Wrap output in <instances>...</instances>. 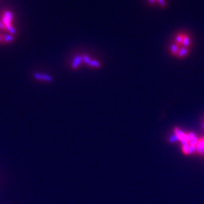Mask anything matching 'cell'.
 I'll use <instances>...</instances> for the list:
<instances>
[{
	"label": "cell",
	"mask_w": 204,
	"mask_h": 204,
	"mask_svg": "<svg viewBox=\"0 0 204 204\" xmlns=\"http://www.w3.org/2000/svg\"><path fill=\"white\" fill-rule=\"evenodd\" d=\"M82 61L85 64L89 65L91 67H101V64L100 63L99 61H96V60H93L89 57L86 54H84L82 55Z\"/></svg>",
	"instance_id": "obj_1"
},
{
	"label": "cell",
	"mask_w": 204,
	"mask_h": 204,
	"mask_svg": "<svg viewBox=\"0 0 204 204\" xmlns=\"http://www.w3.org/2000/svg\"><path fill=\"white\" fill-rule=\"evenodd\" d=\"M33 77L37 79V80H43L45 82H52L53 77L49 74L46 73H33Z\"/></svg>",
	"instance_id": "obj_2"
},
{
	"label": "cell",
	"mask_w": 204,
	"mask_h": 204,
	"mask_svg": "<svg viewBox=\"0 0 204 204\" xmlns=\"http://www.w3.org/2000/svg\"><path fill=\"white\" fill-rule=\"evenodd\" d=\"M181 46V45H178L176 42H173L170 45V47H169V52H170V54L173 56H177Z\"/></svg>",
	"instance_id": "obj_3"
},
{
	"label": "cell",
	"mask_w": 204,
	"mask_h": 204,
	"mask_svg": "<svg viewBox=\"0 0 204 204\" xmlns=\"http://www.w3.org/2000/svg\"><path fill=\"white\" fill-rule=\"evenodd\" d=\"M190 52V49L189 48L183 47V46H181L179 51H178V53L177 54V58H185L186 56H188V54Z\"/></svg>",
	"instance_id": "obj_4"
},
{
	"label": "cell",
	"mask_w": 204,
	"mask_h": 204,
	"mask_svg": "<svg viewBox=\"0 0 204 204\" xmlns=\"http://www.w3.org/2000/svg\"><path fill=\"white\" fill-rule=\"evenodd\" d=\"M82 55H77L75 57V58H73V62H72V68L73 69H77V68H78V67L79 66V64H80L82 62Z\"/></svg>",
	"instance_id": "obj_5"
},
{
	"label": "cell",
	"mask_w": 204,
	"mask_h": 204,
	"mask_svg": "<svg viewBox=\"0 0 204 204\" xmlns=\"http://www.w3.org/2000/svg\"><path fill=\"white\" fill-rule=\"evenodd\" d=\"M190 45H191V39L188 34H185V37L183 38V40L181 42V46L190 49Z\"/></svg>",
	"instance_id": "obj_6"
},
{
	"label": "cell",
	"mask_w": 204,
	"mask_h": 204,
	"mask_svg": "<svg viewBox=\"0 0 204 204\" xmlns=\"http://www.w3.org/2000/svg\"><path fill=\"white\" fill-rule=\"evenodd\" d=\"M185 37V33H178L176 36H175V42H176L178 45H181V42L183 40V38Z\"/></svg>",
	"instance_id": "obj_7"
},
{
	"label": "cell",
	"mask_w": 204,
	"mask_h": 204,
	"mask_svg": "<svg viewBox=\"0 0 204 204\" xmlns=\"http://www.w3.org/2000/svg\"><path fill=\"white\" fill-rule=\"evenodd\" d=\"M3 16L5 17V18H7L8 20H9L10 21H12L13 14H12V13L11 12V11H5V12H4Z\"/></svg>",
	"instance_id": "obj_8"
},
{
	"label": "cell",
	"mask_w": 204,
	"mask_h": 204,
	"mask_svg": "<svg viewBox=\"0 0 204 204\" xmlns=\"http://www.w3.org/2000/svg\"><path fill=\"white\" fill-rule=\"evenodd\" d=\"M14 37H13L12 35H9V34H8V35H5L3 37V42H11V41L14 40Z\"/></svg>",
	"instance_id": "obj_9"
},
{
	"label": "cell",
	"mask_w": 204,
	"mask_h": 204,
	"mask_svg": "<svg viewBox=\"0 0 204 204\" xmlns=\"http://www.w3.org/2000/svg\"><path fill=\"white\" fill-rule=\"evenodd\" d=\"M157 2L159 4V5L162 8H165L166 6V0H157Z\"/></svg>",
	"instance_id": "obj_10"
},
{
	"label": "cell",
	"mask_w": 204,
	"mask_h": 204,
	"mask_svg": "<svg viewBox=\"0 0 204 204\" xmlns=\"http://www.w3.org/2000/svg\"><path fill=\"white\" fill-rule=\"evenodd\" d=\"M147 2L150 5H154L157 3V0H147Z\"/></svg>",
	"instance_id": "obj_11"
},
{
	"label": "cell",
	"mask_w": 204,
	"mask_h": 204,
	"mask_svg": "<svg viewBox=\"0 0 204 204\" xmlns=\"http://www.w3.org/2000/svg\"><path fill=\"white\" fill-rule=\"evenodd\" d=\"M0 29H1V30H6L5 24L2 23V21H0Z\"/></svg>",
	"instance_id": "obj_12"
},
{
	"label": "cell",
	"mask_w": 204,
	"mask_h": 204,
	"mask_svg": "<svg viewBox=\"0 0 204 204\" xmlns=\"http://www.w3.org/2000/svg\"><path fill=\"white\" fill-rule=\"evenodd\" d=\"M3 42V37H2V36L0 35V42Z\"/></svg>",
	"instance_id": "obj_13"
}]
</instances>
